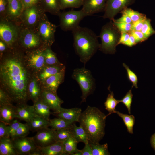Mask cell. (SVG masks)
<instances>
[{
    "mask_svg": "<svg viewBox=\"0 0 155 155\" xmlns=\"http://www.w3.org/2000/svg\"><path fill=\"white\" fill-rule=\"evenodd\" d=\"M16 118L24 121L26 123L29 122L36 115L33 106L26 103L17 104L15 106Z\"/></svg>",
    "mask_w": 155,
    "mask_h": 155,
    "instance_id": "obj_14",
    "label": "cell"
},
{
    "mask_svg": "<svg viewBox=\"0 0 155 155\" xmlns=\"http://www.w3.org/2000/svg\"><path fill=\"white\" fill-rule=\"evenodd\" d=\"M72 32L76 53L80 61L85 64L99 49L98 37L91 29L80 26Z\"/></svg>",
    "mask_w": 155,
    "mask_h": 155,
    "instance_id": "obj_3",
    "label": "cell"
},
{
    "mask_svg": "<svg viewBox=\"0 0 155 155\" xmlns=\"http://www.w3.org/2000/svg\"><path fill=\"white\" fill-rule=\"evenodd\" d=\"M22 42L26 47L32 48L36 47L39 44L40 40L39 37L36 34L28 32L24 35Z\"/></svg>",
    "mask_w": 155,
    "mask_h": 155,
    "instance_id": "obj_27",
    "label": "cell"
},
{
    "mask_svg": "<svg viewBox=\"0 0 155 155\" xmlns=\"http://www.w3.org/2000/svg\"><path fill=\"white\" fill-rule=\"evenodd\" d=\"M120 12L122 15H125L128 16L133 22L137 21L145 15L127 7L123 10Z\"/></svg>",
    "mask_w": 155,
    "mask_h": 155,
    "instance_id": "obj_37",
    "label": "cell"
},
{
    "mask_svg": "<svg viewBox=\"0 0 155 155\" xmlns=\"http://www.w3.org/2000/svg\"><path fill=\"white\" fill-rule=\"evenodd\" d=\"M27 123L30 130L34 132L48 127L49 126V121L44 118L36 115Z\"/></svg>",
    "mask_w": 155,
    "mask_h": 155,
    "instance_id": "obj_21",
    "label": "cell"
},
{
    "mask_svg": "<svg viewBox=\"0 0 155 155\" xmlns=\"http://www.w3.org/2000/svg\"><path fill=\"white\" fill-rule=\"evenodd\" d=\"M47 8L51 12L58 13L60 9L59 0H43Z\"/></svg>",
    "mask_w": 155,
    "mask_h": 155,
    "instance_id": "obj_39",
    "label": "cell"
},
{
    "mask_svg": "<svg viewBox=\"0 0 155 155\" xmlns=\"http://www.w3.org/2000/svg\"><path fill=\"white\" fill-rule=\"evenodd\" d=\"M147 18L145 15L137 21L132 24L131 30L140 31Z\"/></svg>",
    "mask_w": 155,
    "mask_h": 155,
    "instance_id": "obj_47",
    "label": "cell"
},
{
    "mask_svg": "<svg viewBox=\"0 0 155 155\" xmlns=\"http://www.w3.org/2000/svg\"><path fill=\"white\" fill-rule=\"evenodd\" d=\"M62 143L64 155H72L78 151V149L77 148V145L78 142L73 135Z\"/></svg>",
    "mask_w": 155,
    "mask_h": 155,
    "instance_id": "obj_28",
    "label": "cell"
},
{
    "mask_svg": "<svg viewBox=\"0 0 155 155\" xmlns=\"http://www.w3.org/2000/svg\"><path fill=\"white\" fill-rule=\"evenodd\" d=\"M130 36L129 32H121L118 45L120 44H123L128 40Z\"/></svg>",
    "mask_w": 155,
    "mask_h": 155,
    "instance_id": "obj_52",
    "label": "cell"
},
{
    "mask_svg": "<svg viewBox=\"0 0 155 155\" xmlns=\"http://www.w3.org/2000/svg\"><path fill=\"white\" fill-rule=\"evenodd\" d=\"M123 65L127 71L128 80L132 84V88L134 86L136 88H138L137 86L138 79L137 75L130 69L129 67L125 63H123Z\"/></svg>",
    "mask_w": 155,
    "mask_h": 155,
    "instance_id": "obj_40",
    "label": "cell"
},
{
    "mask_svg": "<svg viewBox=\"0 0 155 155\" xmlns=\"http://www.w3.org/2000/svg\"><path fill=\"white\" fill-rule=\"evenodd\" d=\"M10 138L7 125L2 121L0 122V139Z\"/></svg>",
    "mask_w": 155,
    "mask_h": 155,
    "instance_id": "obj_48",
    "label": "cell"
},
{
    "mask_svg": "<svg viewBox=\"0 0 155 155\" xmlns=\"http://www.w3.org/2000/svg\"><path fill=\"white\" fill-rule=\"evenodd\" d=\"M38 13L37 8L35 6L26 9L24 15L28 24L33 25L36 23L38 18Z\"/></svg>",
    "mask_w": 155,
    "mask_h": 155,
    "instance_id": "obj_32",
    "label": "cell"
},
{
    "mask_svg": "<svg viewBox=\"0 0 155 155\" xmlns=\"http://www.w3.org/2000/svg\"><path fill=\"white\" fill-rule=\"evenodd\" d=\"M136 44L137 43L134 38L133 36L130 35L129 39L123 44L128 46L131 47Z\"/></svg>",
    "mask_w": 155,
    "mask_h": 155,
    "instance_id": "obj_53",
    "label": "cell"
},
{
    "mask_svg": "<svg viewBox=\"0 0 155 155\" xmlns=\"http://www.w3.org/2000/svg\"><path fill=\"white\" fill-rule=\"evenodd\" d=\"M44 53L45 64L48 66L61 65L58 61L55 54L49 48L46 49Z\"/></svg>",
    "mask_w": 155,
    "mask_h": 155,
    "instance_id": "obj_34",
    "label": "cell"
},
{
    "mask_svg": "<svg viewBox=\"0 0 155 155\" xmlns=\"http://www.w3.org/2000/svg\"><path fill=\"white\" fill-rule=\"evenodd\" d=\"M106 0H83L81 9L86 16L104 11Z\"/></svg>",
    "mask_w": 155,
    "mask_h": 155,
    "instance_id": "obj_10",
    "label": "cell"
},
{
    "mask_svg": "<svg viewBox=\"0 0 155 155\" xmlns=\"http://www.w3.org/2000/svg\"><path fill=\"white\" fill-rule=\"evenodd\" d=\"M21 124L15 119L7 125L8 132L11 139L12 140L14 138L16 131Z\"/></svg>",
    "mask_w": 155,
    "mask_h": 155,
    "instance_id": "obj_43",
    "label": "cell"
},
{
    "mask_svg": "<svg viewBox=\"0 0 155 155\" xmlns=\"http://www.w3.org/2000/svg\"><path fill=\"white\" fill-rule=\"evenodd\" d=\"M30 130L29 127L27 123L25 124L22 123L17 129L14 138L26 137L29 133Z\"/></svg>",
    "mask_w": 155,
    "mask_h": 155,
    "instance_id": "obj_42",
    "label": "cell"
},
{
    "mask_svg": "<svg viewBox=\"0 0 155 155\" xmlns=\"http://www.w3.org/2000/svg\"><path fill=\"white\" fill-rule=\"evenodd\" d=\"M6 49V46L4 43L2 41H0V51H3L5 50Z\"/></svg>",
    "mask_w": 155,
    "mask_h": 155,
    "instance_id": "obj_56",
    "label": "cell"
},
{
    "mask_svg": "<svg viewBox=\"0 0 155 155\" xmlns=\"http://www.w3.org/2000/svg\"><path fill=\"white\" fill-rule=\"evenodd\" d=\"M65 67L62 64L59 65L48 66L43 69L40 73V78L44 82L49 77L65 69Z\"/></svg>",
    "mask_w": 155,
    "mask_h": 155,
    "instance_id": "obj_24",
    "label": "cell"
},
{
    "mask_svg": "<svg viewBox=\"0 0 155 155\" xmlns=\"http://www.w3.org/2000/svg\"><path fill=\"white\" fill-rule=\"evenodd\" d=\"M56 26L48 20L42 22L39 26L40 34L42 38L49 45L54 41V35Z\"/></svg>",
    "mask_w": 155,
    "mask_h": 155,
    "instance_id": "obj_12",
    "label": "cell"
},
{
    "mask_svg": "<svg viewBox=\"0 0 155 155\" xmlns=\"http://www.w3.org/2000/svg\"><path fill=\"white\" fill-rule=\"evenodd\" d=\"M106 115L96 107L88 106L78 122L85 130L89 143H98L105 134Z\"/></svg>",
    "mask_w": 155,
    "mask_h": 155,
    "instance_id": "obj_2",
    "label": "cell"
},
{
    "mask_svg": "<svg viewBox=\"0 0 155 155\" xmlns=\"http://www.w3.org/2000/svg\"><path fill=\"white\" fill-rule=\"evenodd\" d=\"M30 66L37 70L43 69L45 64L44 52L37 51L33 53L28 59Z\"/></svg>",
    "mask_w": 155,
    "mask_h": 155,
    "instance_id": "obj_19",
    "label": "cell"
},
{
    "mask_svg": "<svg viewBox=\"0 0 155 155\" xmlns=\"http://www.w3.org/2000/svg\"><path fill=\"white\" fill-rule=\"evenodd\" d=\"M72 135L70 129L55 130L56 142H63Z\"/></svg>",
    "mask_w": 155,
    "mask_h": 155,
    "instance_id": "obj_38",
    "label": "cell"
},
{
    "mask_svg": "<svg viewBox=\"0 0 155 155\" xmlns=\"http://www.w3.org/2000/svg\"><path fill=\"white\" fill-rule=\"evenodd\" d=\"M85 144V146L82 149L78 150L81 155H92V149L89 143Z\"/></svg>",
    "mask_w": 155,
    "mask_h": 155,
    "instance_id": "obj_50",
    "label": "cell"
},
{
    "mask_svg": "<svg viewBox=\"0 0 155 155\" xmlns=\"http://www.w3.org/2000/svg\"><path fill=\"white\" fill-rule=\"evenodd\" d=\"M121 35V32L110 20L102 27L98 36L101 41L99 49L106 54H114Z\"/></svg>",
    "mask_w": 155,
    "mask_h": 155,
    "instance_id": "obj_4",
    "label": "cell"
},
{
    "mask_svg": "<svg viewBox=\"0 0 155 155\" xmlns=\"http://www.w3.org/2000/svg\"><path fill=\"white\" fill-rule=\"evenodd\" d=\"M11 100L9 96L1 88L0 89V106L11 104Z\"/></svg>",
    "mask_w": 155,
    "mask_h": 155,
    "instance_id": "obj_45",
    "label": "cell"
},
{
    "mask_svg": "<svg viewBox=\"0 0 155 155\" xmlns=\"http://www.w3.org/2000/svg\"><path fill=\"white\" fill-rule=\"evenodd\" d=\"M108 89L110 93L108 94L106 101L104 103L105 108L109 112L108 114L106 115V117L113 113H115L116 107L119 103V100L114 98V93L113 92L111 91L110 86L108 87Z\"/></svg>",
    "mask_w": 155,
    "mask_h": 155,
    "instance_id": "obj_29",
    "label": "cell"
},
{
    "mask_svg": "<svg viewBox=\"0 0 155 155\" xmlns=\"http://www.w3.org/2000/svg\"><path fill=\"white\" fill-rule=\"evenodd\" d=\"M8 2V11L9 14L13 17L19 16L23 8L21 1L11 0Z\"/></svg>",
    "mask_w": 155,
    "mask_h": 155,
    "instance_id": "obj_30",
    "label": "cell"
},
{
    "mask_svg": "<svg viewBox=\"0 0 155 155\" xmlns=\"http://www.w3.org/2000/svg\"><path fill=\"white\" fill-rule=\"evenodd\" d=\"M132 88L127 93L121 100H119V103L122 102L125 106L129 114L131 113V106L133 97L132 92Z\"/></svg>",
    "mask_w": 155,
    "mask_h": 155,
    "instance_id": "obj_41",
    "label": "cell"
},
{
    "mask_svg": "<svg viewBox=\"0 0 155 155\" xmlns=\"http://www.w3.org/2000/svg\"><path fill=\"white\" fill-rule=\"evenodd\" d=\"M49 121V126L55 130L71 129L74 123L59 117L50 119Z\"/></svg>",
    "mask_w": 155,
    "mask_h": 155,
    "instance_id": "obj_23",
    "label": "cell"
},
{
    "mask_svg": "<svg viewBox=\"0 0 155 155\" xmlns=\"http://www.w3.org/2000/svg\"><path fill=\"white\" fill-rule=\"evenodd\" d=\"M82 113L81 109L78 108L66 109L61 107L59 110L52 113L54 115L63 118L72 123L78 122Z\"/></svg>",
    "mask_w": 155,
    "mask_h": 155,
    "instance_id": "obj_13",
    "label": "cell"
},
{
    "mask_svg": "<svg viewBox=\"0 0 155 155\" xmlns=\"http://www.w3.org/2000/svg\"><path fill=\"white\" fill-rule=\"evenodd\" d=\"M70 130L73 136L78 143L82 142L85 144L89 143L86 133L81 126L78 127L74 123Z\"/></svg>",
    "mask_w": 155,
    "mask_h": 155,
    "instance_id": "obj_25",
    "label": "cell"
},
{
    "mask_svg": "<svg viewBox=\"0 0 155 155\" xmlns=\"http://www.w3.org/2000/svg\"><path fill=\"white\" fill-rule=\"evenodd\" d=\"M10 138L0 139V155H18Z\"/></svg>",
    "mask_w": 155,
    "mask_h": 155,
    "instance_id": "obj_22",
    "label": "cell"
},
{
    "mask_svg": "<svg viewBox=\"0 0 155 155\" xmlns=\"http://www.w3.org/2000/svg\"><path fill=\"white\" fill-rule=\"evenodd\" d=\"M32 137L36 145L39 148L46 146L57 142L55 130L48 127L38 131Z\"/></svg>",
    "mask_w": 155,
    "mask_h": 155,
    "instance_id": "obj_9",
    "label": "cell"
},
{
    "mask_svg": "<svg viewBox=\"0 0 155 155\" xmlns=\"http://www.w3.org/2000/svg\"><path fill=\"white\" fill-rule=\"evenodd\" d=\"M39 0H22L21 1L23 8L25 9L35 6Z\"/></svg>",
    "mask_w": 155,
    "mask_h": 155,
    "instance_id": "obj_49",
    "label": "cell"
},
{
    "mask_svg": "<svg viewBox=\"0 0 155 155\" xmlns=\"http://www.w3.org/2000/svg\"><path fill=\"white\" fill-rule=\"evenodd\" d=\"M72 76L81 88V102H86L87 97L93 92L95 87L94 80L91 72L84 67L77 68L73 70Z\"/></svg>",
    "mask_w": 155,
    "mask_h": 155,
    "instance_id": "obj_5",
    "label": "cell"
},
{
    "mask_svg": "<svg viewBox=\"0 0 155 155\" xmlns=\"http://www.w3.org/2000/svg\"><path fill=\"white\" fill-rule=\"evenodd\" d=\"M7 2L5 0H0V12L4 11L5 9Z\"/></svg>",
    "mask_w": 155,
    "mask_h": 155,
    "instance_id": "obj_54",
    "label": "cell"
},
{
    "mask_svg": "<svg viewBox=\"0 0 155 155\" xmlns=\"http://www.w3.org/2000/svg\"><path fill=\"white\" fill-rule=\"evenodd\" d=\"M30 155H42L40 148H38L32 152Z\"/></svg>",
    "mask_w": 155,
    "mask_h": 155,
    "instance_id": "obj_55",
    "label": "cell"
},
{
    "mask_svg": "<svg viewBox=\"0 0 155 155\" xmlns=\"http://www.w3.org/2000/svg\"><path fill=\"white\" fill-rule=\"evenodd\" d=\"M8 0V1H10V0Z\"/></svg>",
    "mask_w": 155,
    "mask_h": 155,
    "instance_id": "obj_58",
    "label": "cell"
},
{
    "mask_svg": "<svg viewBox=\"0 0 155 155\" xmlns=\"http://www.w3.org/2000/svg\"><path fill=\"white\" fill-rule=\"evenodd\" d=\"M61 9L78 8L82 6L83 0H59Z\"/></svg>",
    "mask_w": 155,
    "mask_h": 155,
    "instance_id": "obj_35",
    "label": "cell"
},
{
    "mask_svg": "<svg viewBox=\"0 0 155 155\" xmlns=\"http://www.w3.org/2000/svg\"><path fill=\"white\" fill-rule=\"evenodd\" d=\"M65 72V69H64L47 78L44 82L45 85L43 90L57 93L59 86L63 80Z\"/></svg>",
    "mask_w": 155,
    "mask_h": 155,
    "instance_id": "obj_16",
    "label": "cell"
},
{
    "mask_svg": "<svg viewBox=\"0 0 155 155\" xmlns=\"http://www.w3.org/2000/svg\"><path fill=\"white\" fill-rule=\"evenodd\" d=\"M17 35L16 30L14 27L6 23H0V38L6 44L11 45L16 40Z\"/></svg>",
    "mask_w": 155,
    "mask_h": 155,
    "instance_id": "obj_15",
    "label": "cell"
},
{
    "mask_svg": "<svg viewBox=\"0 0 155 155\" xmlns=\"http://www.w3.org/2000/svg\"><path fill=\"white\" fill-rule=\"evenodd\" d=\"M117 113L123 120L126 127L127 131L130 134H133V129L135 122V118L132 115H129L122 113L118 111H116Z\"/></svg>",
    "mask_w": 155,
    "mask_h": 155,
    "instance_id": "obj_31",
    "label": "cell"
},
{
    "mask_svg": "<svg viewBox=\"0 0 155 155\" xmlns=\"http://www.w3.org/2000/svg\"><path fill=\"white\" fill-rule=\"evenodd\" d=\"M89 143L92 149V155H110L108 151L107 143L103 144H100L99 143Z\"/></svg>",
    "mask_w": 155,
    "mask_h": 155,
    "instance_id": "obj_33",
    "label": "cell"
},
{
    "mask_svg": "<svg viewBox=\"0 0 155 155\" xmlns=\"http://www.w3.org/2000/svg\"><path fill=\"white\" fill-rule=\"evenodd\" d=\"M135 0H106L103 16L112 20L119 12L133 3Z\"/></svg>",
    "mask_w": 155,
    "mask_h": 155,
    "instance_id": "obj_7",
    "label": "cell"
},
{
    "mask_svg": "<svg viewBox=\"0 0 155 155\" xmlns=\"http://www.w3.org/2000/svg\"><path fill=\"white\" fill-rule=\"evenodd\" d=\"M129 33L134 38L137 44L145 41L147 39L141 31L131 30Z\"/></svg>",
    "mask_w": 155,
    "mask_h": 155,
    "instance_id": "obj_46",
    "label": "cell"
},
{
    "mask_svg": "<svg viewBox=\"0 0 155 155\" xmlns=\"http://www.w3.org/2000/svg\"><path fill=\"white\" fill-rule=\"evenodd\" d=\"M151 21L150 19L147 18L140 31L147 39L155 34V30L151 26Z\"/></svg>",
    "mask_w": 155,
    "mask_h": 155,
    "instance_id": "obj_36",
    "label": "cell"
},
{
    "mask_svg": "<svg viewBox=\"0 0 155 155\" xmlns=\"http://www.w3.org/2000/svg\"><path fill=\"white\" fill-rule=\"evenodd\" d=\"M1 88L11 101L17 104L26 103L28 92L29 75L24 62L17 56L6 58L0 65Z\"/></svg>",
    "mask_w": 155,
    "mask_h": 155,
    "instance_id": "obj_1",
    "label": "cell"
},
{
    "mask_svg": "<svg viewBox=\"0 0 155 155\" xmlns=\"http://www.w3.org/2000/svg\"><path fill=\"white\" fill-rule=\"evenodd\" d=\"M151 143L152 146L155 150V133L152 135L151 137Z\"/></svg>",
    "mask_w": 155,
    "mask_h": 155,
    "instance_id": "obj_57",
    "label": "cell"
},
{
    "mask_svg": "<svg viewBox=\"0 0 155 155\" xmlns=\"http://www.w3.org/2000/svg\"><path fill=\"white\" fill-rule=\"evenodd\" d=\"M40 148L42 155H64L63 145L61 142H57Z\"/></svg>",
    "mask_w": 155,
    "mask_h": 155,
    "instance_id": "obj_20",
    "label": "cell"
},
{
    "mask_svg": "<svg viewBox=\"0 0 155 155\" xmlns=\"http://www.w3.org/2000/svg\"><path fill=\"white\" fill-rule=\"evenodd\" d=\"M20 0L21 1H22V0Z\"/></svg>",
    "mask_w": 155,
    "mask_h": 155,
    "instance_id": "obj_59",
    "label": "cell"
},
{
    "mask_svg": "<svg viewBox=\"0 0 155 155\" xmlns=\"http://www.w3.org/2000/svg\"><path fill=\"white\" fill-rule=\"evenodd\" d=\"M40 98L54 112L58 111L61 108V104L63 102L57 96V93L46 90L41 91Z\"/></svg>",
    "mask_w": 155,
    "mask_h": 155,
    "instance_id": "obj_11",
    "label": "cell"
},
{
    "mask_svg": "<svg viewBox=\"0 0 155 155\" xmlns=\"http://www.w3.org/2000/svg\"><path fill=\"white\" fill-rule=\"evenodd\" d=\"M36 114L49 121L52 113L49 106L40 98L34 102L33 105Z\"/></svg>",
    "mask_w": 155,
    "mask_h": 155,
    "instance_id": "obj_18",
    "label": "cell"
},
{
    "mask_svg": "<svg viewBox=\"0 0 155 155\" xmlns=\"http://www.w3.org/2000/svg\"><path fill=\"white\" fill-rule=\"evenodd\" d=\"M112 21L114 24L121 33L129 32L131 30L132 23H119L113 21Z\"/></svg>",
    "mask_w": 155,
    "mask_h": 155,
    "instance_id": "obj_44",
    "label": "cell"
},
{
    "mask_svg": "<svg viewBox=\"0 0 155 155\" xmlns=\"http://www.w3.org/2000/svg\"><path fill=\"white\" fill-rule=\"evenodd\" d=\"M11 140L18 155H30L38 147L32 137H16Z\"/></svg>",
    "mask_w": 155,
    "mask_h": 155,
    "instance_id": "obj_8",
    "label": "cell"
},
{
    "mask_svg": "<svg viewBox=\"0 0 155 155\" xmlns=\"http://www.w3.org/2000/svg\"><path fill=\"white\" fill-rule=\"evenodd\" d=\"M60 25L65 31H72L78 27L81 21L86 16L81 9L72 10L60 14Z\"/></svg>",
    "mask_w": 155,
    "mask_h": 155,
    "instance_id": "obj_6",
    "label": "cell"
},
{
    "mask_svg": "<svg viewBox=\"0 0 155 155\" xmlns=\"http://www.w3.org/2000/svg\"><path fill=\"white\" fill-rule=\"evenodd\" d=\"M16 118L15 106L12 104L0 106V121L7 125Z\"/></svg>",
    "mask_w": 155,
    "mask_h": 155,
    "instance_id": "obj_17",
    "label": "cell"
},
{
    "mask_svg": "<svg viewBox=\"0 0 155 155\" xmlns=\"http://www.w3.org/2000/svg\"><path fill=\"white\" fill-rule=\"evenodd\" d=\"M41 91L36 79L32 80L29 83L28 87L29 97L33 102L40 98Z\"/></svg>",
    "mask_w": 155,
    "mask_h": 155,
    "instance_id": "obj_26",
    "label": "cell"
},
{
    "mask_svg": "<svg viewBox=\"0 0 155 155\" xmlns=\"http://www.w3.org/2000/svg\"><path fill=\"white\" fill-rule=\"evenodd\" d=\"M112 20L119 23L131 24L133 23L131 19L128 16L125 15H122V16L118 19H113Z\"/></svg>",
    "mask_w": 155,
    "mask_h": 155,
    "instance_id": "obj_51",
    "label": "cell"
}]
</instances>
